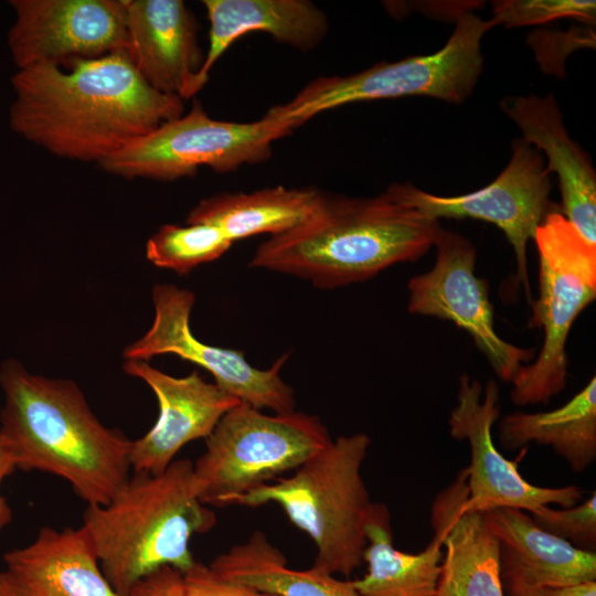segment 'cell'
<instances>
[{
	"mask_svg": "<svg viewBox=\"0 0 596 596\" xmlns=\"http://www.w3.org/2000/svg\"><path fill=\"white\" fill-rule=\"evenodd\" d=\"M11 129L51 153L102 162L134 140L184 114L180 97L151 87L127 52L40 63L11 78Z\"/></svg>",
	"mask_w": 596,
	"mask_h": 596,
	"instance_id": "6da1fadb",
	"label": "cell"
},
{
	"mask_svg": "<svg viewBox=\"0 0 596 596\" xmlns=\"http://www.w3.org/2000/svg\"><path fill=\"white\" fill-rule=\"evenodd\" d=\"M0 387V439L17 469L64 479L87 505L106 504L125 485L132 440L99 422L76 383L8 360Z\"/></svg>",
	"mask_w": 596,
	"mask_h": 596,
	"instance_id": "7a4b0ae2",
	"label": "cell"
},
{
	"mask_svg": "<svg viewBox=\"0 0 596 596\" xmlns=\"http://www.w3.org/2000/svg\"><path fill=\"white\" fill-rule=\"evenodd\" d=\"M440 228L438 220L387 189L373 198L324 194L305 223L264 241L248 266L334 289L418 260L434 246Z\"/></svg>",
	"mask_w": 596,
	"mask_h": 596,
	"instance_id": "3957f363",
	"label": "cell"
},
{
	"mask_svg": "<svg viewBox=\"0 0 596 596\" xmlns=\"http://www.w3.org/2000/svg\"><path fill=\"white\" fill-rule=\"evenodd\" d=\"M215 523L196 494L193 462L175 459L160 473L134 472L106 504L87 505L82 526L107 581L127 596L163 566L188 571L195 562L191 538Z\"/></svg>",
	"mask_w": 596,
	"mask_h": 596,
	"instance_id": "277c9868",
	"label": "cell"
},
{
	"mask_svg": "<svg viewBox=\"0 0 596 596\" xmlns=\"http://www.w3.org/2000/svg\"><path fill=\"white\" fill-rule=\"evenodd\" d=\"M371 445L364 433L340 436L294 473L233 498L228 505L278 504L312 540V566L349 576L363 562L365 523L373 502L362 477Z\"/></svg>",
	"mask_w": 596,
	"mask_h": 596,
	"instance_id": "5b68a950",
	"label": "cell"
},
{
	"mask_svg": "<svg viewBox=\"0 0 596 596\" xmlns=\"http://www.w3.org/2000/svg\"><path fill=\"white\" fill-rule=\"evenodd\" d=\"M493 26L490 20L464 11L446 44L435 53L381 62L350 75L317 77L269 111L298 128L322 111L356 102L427 96L461 104L482 73L481 40Z\"/></svg>",
	"mask_w": 596,
	"mask_h": 596,
	"instance_id": "8992f818",
	"label": "cell"
},
{
	"mask_svg": "<svg viewBox=\"0 0 596 596\" xmlns=\"http://www.w3.org/2000/svg\"><path fill=\"white\" fill-rule=\"evenodd\" d=\"M331 440L318 416L297 411L267 415L240 402L221 417L193 462L196 494L206 505H228L297 469Z\"/></svg>",
	"mask_w": 596,
	"mask_h": 596,
	"instance_id": "52a82bcc",
	"label": "cell"
},
{
	"mask_svg": "<svg viewBox=\"0 0 596 596\" xmlns=\"http://www.w3.org/2000/svg\"><path fill=\"white\" fill-rule=\"evenodd\" d=\"M539 297L531 327L543 330L536 359L512 380L518 406L547 404L566 386V342L579 313L596 298V245L588 243L557 209L536 228Z\"/></svg>",
	"mask_w": 596,
	"mask_h": 596,
	"instance_id": "ba28073f",
	"label": "cell"
},
{
	"mask_svg": "<svg viewBox=\"0 0 596 596\" xmlns=\"http://www.w3.org/2000/svg\"><path fill=\"white\" fill-rule=\"evenodd\" d=\"M295 127L267 111L252 123L217 120L199 102L189 113L166 121L149 134L108 156L99 166L126 179L173 181L192 175L199 167L217 173L270 158L275 140Z\"/></svg>",
	"mask_w": 596,
	"mask_h": 596,
	"instance_id": "9c48e42d",
	"label": "cell"
},
{
	"mask_svg": "<svg viewBox=\"0 0 596 596\" xmlns=\"http://www.w3.org/2000/svg\"><path fill=\"white\" fill-rule=\"evenodd\" d=\"M387 190L429 217L475 219L499 227L513 248L518 281L532 304L526 246L545 216L555 210L550 200V173L542 153L532 145L523 138L514 139L505 168L491 183L473 192L436 195L407 182H394Z\"/></svg>",
	"mask_w": 596,
	"mask_h": 596,
	"instance_id": "30bf717a",
	"label": "cell"
},
{
	"mask_svg": "<svg viewBox=\"0 0 596 596\" xmlns=\"http://www.w3.org/2000/svg\"><path fill=\"white\" fill-rule=\"evenodd\" d=\"M434 247L433 268L408 281V312L447 320L465 330L496 375L511 383L534 360L535 350L520 348L497 333L488 281L476 275L472 242L441 227Z\"/></svg>",
	"mask_w": 596,
	"mask_h": 596,
	"instance_id": "8fae6325",
	"label": "cell"
},
{
	"mask_svg": "<svg viewBox=\"0 0 596 596\" xmlns=\"http://www.w3.org/2000/svg\"><path fill=\"white\" fill-rule=\"evenodd\" d=\"M155 319L149 330L124 350L125 360L148 361L160 354H174L203 368L214 383L240 402L274 413L295 411L292 389L280 371L289 354L280 356L266 370L257 369L244 352L220 348L196 339L190 328L194 295L170 284L152 289Z\"/></svg>",
	"mask_w": 596,
	"mask_h": 596,
	"instance_id": "7c38bea8",
	"label": "cell"
},
{
	"mask_svg": "<svg viewBox=\"0 0 596 596\" xmlns=\"http://www.w3.org/2000/svg\"><path fill=\"white\" fill-rule=\"evenodd\" d=\"M500 391L494 380L483 387L479 380L460 375L456 405L448 418L449 434L467 440L470 462L462 469L468 497L466 512H486L494 508H514L532 512L543 505L568 508L582 500V490L573 485L557 488L539 487L526 481L514 461L496 447L492 427L500 416Z\"/></svg>",
	"mask_w": 596,
	"mask_h": 596,
	"instance_id": "4fadbf2b",
	"label": "cell"
},
{
	"mask_svg": "<svg viewBox=\"0 0 596 596\" xmlns=\"http://www.w3.org/2000/svg\"><path fill=\"white\" fill-rule=\"evenodd\" d=\"M8 46L18 70L128 53L126 0H12Z\"/></svg>",
	"mask_w": 596,
	"mask_h": 596,
	"instance_id": "5bb4252c",
	"label": "cell"
},
{
	"mask_svg": "<svg viewBox=\"0 0 596 596\" xmlns=\"http://www.w3.org/2000/svg\"><path fill=\"white\" fill-rule=\"evenodd\" d=\"M123 368L152 390L159 406L153 426L131 443L134 472L164 471L187 444L207 438L221 417L240 403L196 371L175 377L138 360H126Z\"/></svg>",
	"mask_w": 596,
	"mask_h": 596,
	"instance_id": "9a60e30c",
	"label": "cell"
},
{
	"mask_svg": "<svg viewBox=\"0 0 596 596\" xmlns=\"http://www.w3.org/2000/svg\"><path fill=\"white\" fill-rule=\"evenodd\" d=\"M128 55L146 82L185 100L204 61L199 24L181 0H126Z\"/></svg>",
	"mask_w": 596,
	"mask_h": 596,
	"instance_id": "2e32d148",
	"label": "cell"
},
{
	"mask_svg": "<svg viewBox=\"0 0 596 596\" xmlns=\"http://www.w3.org/2000/svg\"><path fill=\"white\" fill-rule=\"evenodd\" d=\"M466 475L434 499L433 540L445 547L435 596H504L500 571V542L483 512H466Z\"/></svg>",
	"mask_w": 596,
	"mask_h": 596,
	"instance_id": "e0dca14e",
	"label": "cell"
},
{
	"mask_svg": "<svg viewBox=\"0 0 596 596\" xmlns=\"http://www.w3.org/2000/svg\"><path fill=\"white\" fill-rule=\"evenodd\" d=\"M501 110L519 127L522 138L547 158L562 196V214L592 245H596V173L588 153L567 134L553 94L511 95Z\"/></svg>",
	"mask_w": 596,
	"mask_h": 596,
	"instance_id": "ac0fdd59",
	"label": "cell"
},
{
	"mask_svg": "<svg viewBox=\"0 0 596 596\" xmlns=\"http://www.w3.org/2000/svg\"><path fill=\"white\" fill-rule=\"evenodd\" d=\"M3 562L26 596H120L104 575L82 525L43 526L31 543L8 551Z\"/></svg>",
	"mask_w": 596,
	"mask_h": 596,
	"instance_id": "d6986e66",
	"label": "cell"
},
{
	"mask_svg": "<svg viewBox=\"0 0 596 596\" xmlns=\"http://www.w3.org/2000/svg\"><path fill=\"white\" fill-rule=\"evenodd\" d=\"M500 542L505 585L567 586L596 581V554L578 549L538 526L523 510L483 512Z\"/></svg>",
	"mask_w": 596,
	"mask_h": 596,
	"instance_id": "ffe728a7",
	"label": "cell"
},
{
	"mask_svg": "<svg viewBox=\"0 0 596 596\" xmlns=\"http://www.w3.org/2000/svg\"><path fill=\"white\" fill-rule=\"evenodd\" d=\"M209 50L196 76L199 93L223 53L242 35L265 32L299 51L316 49L329 29L323 11L307 0H204Z\"/></svg>",
	"mask_w": 596,
	"mask_h": 596,
	"instance_id": "44dd1931",
	"label": "cell"
},
{
	"mask_svg": "<svg viewBox=\"0 0 596 596\" xmlns=\"http://www.w3.org/2000/svg\"><path fill=\"white\" fill-rule=\"evenodd\" d=\"M323 196L316 189L283 185L249 193H220L201 200L190 211L187 223L213 225L231 242L260 234L276 236L305 223Z\"/></svg>",
	"mask_w": 596,
	"mask_h": 596,
	"instance_id": "7402d4cb",
	"label": "cell"
},
{
	"mask_svg": "<svg viewBox=\"0 0 596 596\" xmlns=\"http://www.w3.org/2000/svg\"><path fill=\"white\" fill-rule=\"evenodd\" d=\"M498 430L507 450L530 443L550 446L572 470L585 471L596 460V377L555 409L504 415Z\"/></svg>",
	"mask_w": 596,
	"mask_h": 596,
	"instance_id": "603a6c76",
	"label": "cell"
},
{
	"mask_svg": "<svg viewBox=\"0 0 596 596\" xmlns=\"http://www.w3.org/2000/svg\"><path fill=\"white\" fill-rule=\"evenodd\" d=\"M366 547L363 562L368 571L352 581L363 596H435L444 552L432 539L416 554L395 549L391 517L384 503L373 502L365 523Z\"/></svg>",
	"mask_w": 596,
	"mask_h": 596,
	"instance_id": "cb8c5ba5",
	"label": "cell"
},
{
	"mask_svg": "<svg viewBox=\"0 0 596 596\" xmlns=\"http://www.w3.org/2000/svg\"><path fill=\"white\" fill-rule=\"evenodd\" d=\"M210 566L225 579L276 596H363L352 581L312 565L307 570L289 567L283 552L262 531L217 555Z\"/></svg>",
	"mask_w": 596,
	"mask_h": 596,
	"instance_id": "d4e9b609",
	"label": "cell"
},
{
	"mask_svg": "<svg viewBox=\"0 0 596 596\" xmlns=\"http://www.w3.org/2000/svg\"><path fill=\"white\" fill-rule=\"evenodd\" d=\"M232 244L210 224H166L148 240L146 256L155 266L183 275L220 258Z\"/></svg>",
	"mask_w": 596,
	"mask_h": 596,
	"instance_id": "484cf974",
	"label": "cell"
},
{
	"mask_svg": "<svg viewBox=\"0 0 596 596\" xmlns=\"http://www.w3.org/2000/svg\"><path fill=\"white\" fill-rule=\"evenodd\" d=\"M596 2L594 0H499L492 2V18L496 25L507 28L542 24L558 19H574L595 24Z\"/></svg>",
	"mask_w": 596,
	"mask_h": 596,
	"instance_id": "4316f807",
	"label": "cell"
},
{
	"mask_svg": "<svg viewBox=\"0 0 596 596\" xmlns=\"http://www.w3.org/2000/svg\"><path fill=\"white\" fill-rule=\"evenodd\" d=\"M531 513L532 521L544 531L574 546L594 552L596 545V494L568 508L543 505Z\"/></svg>",
	"mask_w": 596,
	"mask_h": 596,
	"instance_id": "83f0119b",
	"label": "cell"
},
{
	"mask_svg": "<svg viewBox=\"0 0 596 596\" xmlns=\"http://www.w3.org/2000/svg\"><path fill=\"white\" fill-rule=\"evenodd\" d=\"M182 575L183 596H276L225 579L210 565L198 561Z\"/></svg>",
	"mask_w": 596,
	"mask_h": 596,
	"instance_id": "f1b7e54d",
	"label": "cell"
},
{
	"mask_svg": "<svg viewBox=\"0 0 596 596\" xmlns=\"http://www.w3.org/2000/svg\"><path fill=\"white\" fill-rule=\"evenodd\" d=\"M127 596H183V575L163 566L138 581Z\"/></svg>",
	"mask_w": 596,
	"mask_h": 596,
	"instance_id": "f546056e",
	"label": "cell"
},
{
	"mask_svg": "<svg viewBox=\"0 0 596 596\" xmlns=\"http://www.w3.org/2000/svg\"><path fill=\"white\" fill-rule=\"evenodd\" d=\"M508 596H596V581L567 586L505 585Z\"/></svg>",
	"mask_w": 596,
	"mask_h": 596,
	"instance_id": "4dcf8cb0",
	"label": "cell"
},
{
	"mask_svg": "<svg viewBox=\"0 0 596 596\" xmlns=\"http://www.w3.org/2000/svg\"><path fill=\"white\" fill-rule=\"evenodd\" d=\"M17 470L9 450L0 439V487L2 481ZM12 509L0 492V532L12 521Z\"/></svg>",
	"mask_w": 596,
	"mask_h": 596,
	"instance_id": "1f68e13d",
	"label": "cell"
},
{
	"mask_svg": "<svg viewBox=\"0 0 596 596\" xmlns=\"http://www.w3.org/2000/svg\"><path fill=\"white\" fill-rule=\"evenodd\" d=\"M0 596H26L6 570H0Z\"/></svg>",
	"mask_w": 596,
	"mask_h": 596,
	"instance_id": "d6a6232c",
	"label": "cell"
}]
</instances>
